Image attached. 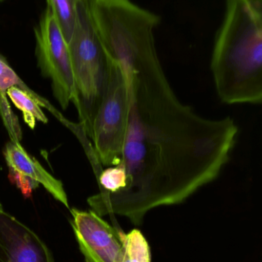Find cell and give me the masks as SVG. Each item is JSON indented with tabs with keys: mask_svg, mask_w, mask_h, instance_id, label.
Segmentation results:
<instances>
[{
	"mask_svg": "<svg viewBox=\"0 0 262 262\" xmlns=\"http://www.w3.org/2000/svg\"><path fill=\"white\" fill-rule=\"evenodd\" d=\"M12 87H18L23 90L26 91L28 93L32 95L38 100L44 101L45 98L34 92L32 89H29L26 83L22 81L15 71L12 69L7 60L0 54V95L3 97H7L6 91Z\"/></svg>",
	"mask_w": 262,
	"mask_h": 262,
	"instance_id": "12",
	"label": "cell"
},
{
	"mask_svg": "<svg viewBox=\"0 0 262 262\" xmlns=\"http://www.w3.org/2000/svg\"><path fill=\"white\" fill-rule=\"evenodd\" d=\"M78 2V0H46L47 9L58 23L67 42L76 25Z\"/></svg>",
	"mask_w": 262,
	"mask_h": 262,
	"instance_id": "11",
	"label": "cell"
},
{
	"mask_svg": "<svg viewBox=\"0 0 262 262\" xmlns=\"http://www.w3.org/2000/svg\"><path fill=\"white\" fill-rule=\"evenodd\" d=\"M114 61L127 87L123 152L118 165L97 176L101 192L88 203L99 216L123 215L140 225L149 211L183 203L216 180L238 127L229 117L206 118L182 102L157 52Z\"/></svg>",
	"mask_w": 262,
	"mask_h": 262,
	"instance_id": "1",
	"label": "cell"
},
{
	"mask_svg": "<svg viewBox=\"0 0 262 262\" xmlns=\"http://www.w3.org/2000/svg\"><path fill=\"white\" fill-rule=\"evenodd\" d=\"M5 1V0H0V2H3Z\"/></svg>",
	"mask_w": 262,
	"mask_h": 262,
	"instance_id": "16",
	"label": "cell"
},
{
	"mask_svg": "<svg viewBox=\"0 0 262 262\" xmlns=\"http://www.w3.org/2000/svg\"><path fill=\"white\" fill-rule=\"evenodd\" d=\"M3 154L9 169H13L43 185L55 200L69 209L67 195L62 182L48 172L35 158L25 150L20 143L9 142L5 146Z\"/></svg>",
	"mask_w": 262,
	"mask_h": 262,
	"instance_id": "8",
	"label": "cell"
},
{
	"mask_svg": "<svg viewBox=\"0 0 262 262\" xmlns=\"http://www.w3.org/2000/svg\"><path fill=\"white\" fill-rule=\"evenodd\" d=\"M35 54L42 75L52 81L54 96L64 110L78 107L69 45L58 23L46 9L35 29Z\"/></svg>",
	"mask_w": 262,
	"mask_h": 262,
	"instance_id": "5",
	"label": "cell"
},
{
	"mask_svg": "<svg viewBox=\"0 0 262 262\" xmlns=\"http://www.w3.org/2000/svg\"><path fill=\"white\" fill-rule=\"evenodd\" d=\"M72 228L86 262H116L122 248L121 229L93 211L72 209Z\"/></svg>",
	"mask_w": 262,
	"mask_h": 262,
	"instance_id": "6",
	"label": "cell"
},
{
	"mask_svg": "<svg viewBox=\"0 0 262 262\" xmlns=\"http://www.w3.org/2000/svg\"><path fill=\"white\" fill-rule=\"evenodd\" d=\"M68 45L78 95L79 126L91 138L107 86L111 58L91 23L85 0H78L76 25Z\"/></svg>",
	"mask_w": 262,
	"mask_h": 262,
	"instance_id": "3",
	"label": "cell"
},
{
	"mask_svg": "<svg viewBox=\"0 0 262 262\" xmlns=\"http://www.w3.org/2000/svg\"><path fill=\"white\" fill-rule=\"evenodd\" d=\"M0 262H55L44 242L26 225L0 213Z\"/></svg>",
	"mask_w": 262,
	"mask_h": 262,
	"instance_id": "7",
	"label": "cell"
},
{
	"mask_svg": "<svg viewBox=\"0 0 262 262\" xmlns=\"http://www.w3.org/2000/svg\"><path fill=\"white\" fill-rule=\"evenodd\" d=\"M6 95L9 97L15 107L22 112L25 123L32 130L35 128L36 121L44 124L48 123L47 117L42 110V107H44L50 112L57 119L59 120L69 128L72 129V127H73L70 125L72 124L66 121L64 117L56 109L54 108L47 100H38L26 91L18 87H12L8 89L6 91Z\"/></svg>",
	"mask_w": 262,
	"mask_h": 262,
	"instance_id": "9",
	"label": "cell"
},
{
	"mask_svg": "<svg viewBox=\"0 0 262 262\" xmlns=\"http://www.w3.org/2000/svg\"><path fill=\"white\" fill-rule=\"evenodd\" d=\"M3 212V206H2L1 203H0V213Z\"/></svg>",
	"mask_w": 262,
	"mask_h": 262,
	"instance_id": "15",
	"label": "cell"
},
{
	"mask_svg": "<svg viewBox=\"0 0 262 262\" xmlns=\"http://www.w3.org/2000/svg\"><path fill=\"white\" fill-rule=\"evenodd\" d=\"M122 248L116 262H151V252L147 240L138 229L129 233L120 232Z\"/></svg>",
	"mask_w": 262,
	"mask_h": 262,
	"instance_id": "10",
	"label": "cell"
},
{
	"mask_svg": "<svg viewBox=\"0 0 262 262\" xmlns=\"http://www.w3.org/2000/svg\"><path fill=\"white\" fill-rule=\"evenodd\" d=\"M127 87L120 66L111 58L106 92L92 125L93 149L103 167L116 166L121 160L127 120Z\"/></svg>",
	"mask_w": 262,
	"mask_h": 262,
	"instance_id": "4",
	"label": "cell"
},
{
	"mask_svg": "<svg viewBox=\"0 0 262 262\" xmlns=\"http://www.w3.org/2000/svg\"><path fill=\"white\" fill-rule=\"evenodd\" d=\"M0 116L10 137L11 142L14 143H20L23 137V133H22L18 118L12 112L10 104L8 101L7 97H3L1 95H0Z\"/></svg>",
	"mask_w": 262,
	"mask_h": 262,
	"instance_id": "13",
	"label": "cell"
},
{
	"mask_svg": "<svg viewBox=\"0 0 262 262\" xmlns=\"http://www.w3.org/2000/svg\"><path fill=\"white\" fill-rule=\"evenodd\" d=\"M261 0H226L211 69L217 94L227 104L262 101Z\"/></svg>",
	"mask_w": 262,
	"mask_h": 262,
	"instance_id": "2",
	"label": "cell"
},
{
	"mask_svg": "<svg viewBox=\"0 0 262 262\" xmlns=\"http://www.w3.org/2000/svg\"><path fill=\"white\" fill-rule=\"evenodd\" d=\"M8 178L12 184L15 185L21 191L22 194L26 198L31 197L32 192L39 186L37 182L13 169H9Z\"/></svg>",
	"mask_w": 262,
	"mask_h": 262,
	"instance_id": "14",
	"label": "cell"
}]
</instances>
